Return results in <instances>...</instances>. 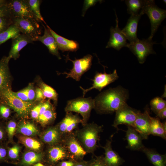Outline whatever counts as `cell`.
<instances>
[{"label": "cell", "instance_id": "obj_1", "mask_svg": "<svg viewBox=\"0 0 166 166\" xmlns=\"http://www.w3.org/2000/svg\"><path fill=\"white\" fill-rule=\"evenodd\" d=\"M128 96V90L121 86L110 88L94 99V109L101 114L113 113L126 104Z\"/></svg>", "mask_w": 166, "mask_h": 166}, {"label": "cell", "instance_id": "obj_2", "mask_svg": "<svg viewBox=\"0 0 166 166\" xmlns=\"http://www.w3.org/2000/svg\"><path fill=\"white\" fill-rule=\"evenodd\" d=\"M102 130L101 126L92 123H87L81 128L76 130L74 134L87 152L93 154L98 147L97 142L100 140V133Z\"/></svg>", "mask_w": 166, "mask_h": 166}, {"label": "cell", "instance_id": "obj_3", "mask_svg": "<svg viewBox=\"0 0 166 166\" xmlns=\"http://www.w3.org/2000/svg\"><path fill=\"white\" fill-rule=\"evenodd\" d=\"M0 102L13 109L19 116L23 118L28 117L34 106L33 102L25 101L17 97L11 88L6 89L1 93Z\"/></svg>", "mask_w": 166, "mask_h": 166}, {"label": "cell", "instance_id": "obj_4", "mask_svg": "<svg viewBox=\"0 0 166 166\" xmlns=\"http://www.w3.org/2000/svg\"><path fill=\"white\" fill-rule=\"evenodd\" d=\"M95 108L94 99L90 97H78L68 101L65 108L66 113L75 112L81 116L83 126L88 123L91 112Z\"/></svg>", "mask_w": 166, "mask_h": 166}, {"label": "cell", "instance_id": "obj_5", "mask_svg": "<svg viewBox=\"0 0 166 166\" xmlns=\"http://www.w3.org/2000/svg\"><path fill=\"white\" fill-rule=\"evenodd\" d=\"M139 14L141 15L146 14L149 17L151 24V33L148 38L152 39L161 22L166 18V10L158 7L154 0H145Z\"/></svg>", "mask_w": 166, "mask_h": 166}, {"label": "cell", "instance_id": "obj_6", "mask_svg": "<svg viewBox=\"0 0 166 166\" xmlns=\"http://www.w3.org/2000/svg\"><path fill=\"white\" fill-rule=\"evenodd\" d=\"M155 43L152 39L148 38L142 40L138 39L135 42L128 43L127 47L136 57L139 63L143 64L148 56L156 53L153 48Z\"/></svg>", "mask_w": 166, "mask_h": 166}, {"label": "cell", "instance_id": "obj_7", "mask_svg": "<svg viewBox=\"0 0 166 166\" xmlns=\"http://www.w3.org/2000/svg\"><path fill=\"white\" fill-rule=\"evenodd\" d=\"M12 20L13 24L22 34L28 37L33 41H37L41 30L37 21L28 18H14Z\"/></svg>", "mask_w": 166, "mask_h": 166}, {"label": "cell", "instance_id": "obj_8", "mask_svg": "<svg viewBox=\"0 0 166 166\" xmlns=\"http://www.w3.org/2000/svg\"><path fill=\"white\" fill-rule=\"evenodd\" d=\"M7 6L10 16L12 19L28 18L39 22L32 13L26 0H8Z\"/></svg>", "mask_w": 166, "mask_h": 166}, {"label": "cell", "instance_id": "obj_9", "mask_svg": "<svg viewBox=\"0 0 166 166\" xmlns=\"http://www.w3.org/2000/svg\"><path fill=\"white\" fill-rule=\"evenodd\" d=\"M66 57L67 60H69L73 62V67L69 73L65 72L62 73L67 75L66 78L71 77L76 81H79L82 75L90 69L92 65V56L88 54L82 58L75 59L74 60L70 59L68 56Z\"/></svg>", "mask_w": 166, "mask_h": 166}, {"label": "cell", "instance_id": "obj_10", "mask_svg": "<svg viewBox=\"0 0 166 166\" xmlns=\"http://www.w3.org/2000/svg\"><path fill=\"white\" fill-rule=\"evenodd\" d=\"M61 143L64 146L68 153L69 159L80 161L87 154L74 133L63 137Z\"/></svg>", "mask_w": 166, "mask_h": 166}, {"label": "cell", "instance_id": "obj_11", "mask_svg": "<svg viewBox=\"0 0 166 166\" xmlns=\"http://www.w3.org/2000/svg\"><path fill=\"white\" fill-rule=\"evenodd\" d=\"M138 111L126 104L115 112V118L112 126L117 130L118 126L121 124H125L134 128Z\"/></svg>", "mask_w": 166, "mask_h": 166}, {"label": "cell", "instance_id": "obj_12", "mask_svg": "<svg viewBox=\"0 0 166 166\" xmlns=\"http://www.w3.org/2000/svg\"><path fill=\"white\" fill-rule=\"evenodd\" d=\"M118 77L116 69H115L112 73L110 74H107L105 72L103 73H97L93 80V83L91 87L88 89H84L80 86V89L82 91L83 97L88 92L93 89L101 91L103 88L114 82Z\"/></svg>", "mask_w": 166, "mask_h": 166}, {"label": "cell", "instance_id": "obj_13", "mask_svg": "<svg viewBox=\"0 0 166 166\" xmlns=\"http://www.w3.org/2000/svg\"><path fill=\"white\" fill-rule=\"evenodd\" d=\"M82 122V118L78 114L74 115L72 112L66 113L57 127L63 137L73 134L79 124Z\"/></svg>", "mask_w": 166, "mask_h": 166}, {"label": "cell", "instance_id": "obj_14", "mask_svg": "<svg viewBox=\"0 0 166 166\" xmlns=\"http://www.w3.org/2000/svg\"><path fill=\"white\" fill-rule=\"evenodd\" d=\"M150 109L146 108L144 113L138 111L134 123V128L139 134L143 140L147 139L150 135Z\"/></svg>", "mask_w": 166, "mask_h": 166}, {"label": "cell", "instance_id": "obj_15", "mask_svg": "<svg viewBox=\"0 0 166 166\" xmlns=\"http://www.w3.org/2000/svg\"><path fill=\"white\" fill-rule=\"evenodd\" d=\"M115 14L116 26L115 28L111 27L110 29V36L106 48H113L119 50L123 47H127L128 43L126 38L119 27L118 19Z\"/></svg>", "mask_w": 166, "mask_h": 166}, {"label": "cell", "instance_id": "obj_16", "mask_svg": "<svg viewBox=\"0 0 166 166\" xmlns=\"http://www.w3.org/2000/svg\"><path fill=\"white\" fill-rule=\"evenodd\" d=\"M69 159L68 153L61 143L51 146L48 151V161L51 164H57L61 161Z\"/></svg>", "mask_w": 166, "mask_h": 166}, {"label": "cell", "instance_id": "obj_17", "mask_svg": "<svg viewBox=\"0 0 166 166\" xmlns=\"http://www.w3.org/2000/svg\"><path fill=\"white\" fill-rule=\"evenodd\" d=\"M113 135L107 140L105 145L102 147L105 151L104 159L107 166H120L124 160L112 148L111 143Z\"/></svg>", "mask_w": 166, "mask_h": 166}, {"label": "cell", "instance_id": "obj_18", "mask_svg": "<svg viewBox=\"0 0 166 166\" xmlns=\"http://www.w3.org/2000/svg\"><path fill=\"white\" fill-rule=\"evenodd\" d=\"M33 41L28 37L20 34L17 37L12 39V45L8 58L16 60L20 56L19 52L25 46Z\"/></svg>", "mask_w": 166, "mask_h": 166}, {"label": "cell", "instance_id": "obj_19", "mask_svg": "<svg viewBox=\"0 0 166 166\" xmlns=\"http://www.w3.org/2000/svg\"><path fill=\"white\" fill-rule=\"evenodd\" d=\"M141 16L139 14L131 15L126 25L121 30L130 43L135 42L138 39L137 36V28L138 22Z\"/></svg>", "mask_w": 166, "mask_h": 166}, {"label": "cell", "instance_id": "obj_20", "mask_svg": "<svg viewBox=\"0 0 166 166\" xmlns=\"http://www.w3.org/2000/svg\"><path fill=\"white\" fill-rule=\"evenodd\" d=\"M10 60L3 56L0 60V94L3 91L11 88V76L9 66Z\"/></svg>", "mask_w": 166, "mask_h": 166}, {"label": "cell", "instance_id": "obj_21", "mask_svg": "<svg viewBox=\"0 0 166 166\" xmlns=\"http://www.w3.org/2000/svg\"><path fill=\"white\" fill-rule=\"evenodd\" d=\"M126 139L128 142L126 147L131 150L141 151L145 147L142 143L143 139L140 135L131 126H128Z\"/></svg>", "mask_w": 166, "mask_h": 166}, {"label": "cell", "instance_id": "obj_22", "mask_svg": "<svg viewBox=\"0 0 166 166\" xmlns=\"http://www.w3.org/2000/svg\"><path fill=\"white\" fill-rule=\"evenodd\" d=\"M46 26L54 38L59 49L64 52L75 51L78 49L79 45L76 41L66 38L57 34L48 25Z\"/></svg>", "mask_w": 166, "mask_h": 166}, {"label": "cell", "instance_id": "obj_23", "mask_svg": "<svg viewBox=\"0 0 166 166\" xmlns=\"http://www.w3.org/2000/svg\"><path fill=\"white\" fill-rule=\"evenodd\" d=\"M44 28V34L39 36L37 41L42 42L48 49L49 52L52 54L56 56L59 59H61L58 51V48L55 40L50 33L49 29L42 24Z\"/></svg>", "mask_w": 166, "mask_h": 166}, {"label": "cell", "instance_id": "obj_24", "mask_svg": "<svg viewBox=\"0 0 166 166\" xmlns=\"http://www.w3.org/2000/svg\"><path fill=\"white\" fill-rule=\"evenodd\" d=\"M41 138L45 143L52 146L61 143L63 136L56 126L46 129L43 133Z\"/></svg>", "mask_w": 166, "mask_h": 166}, {"label": "cell", "instance_id": "obj_25", "mask_svg": "<svg viewBox=\"0 0 166 166\" xmlns=\"http://www.w3.org/2000/svg\"><path fill=\"white\" fill-rule=\"evenodd\" d=\"M150 135L166 139V122L162 123L157 117H150Z\"/></svg>", "mask_w": 166, "mask_h": 166}, {"label": "cell", "instance_id": "obj_26", "mask_svg": "<svg viewBox=\"0 0 166 166\" xmlns=\"http://www.w3.org/2000/svg\"><path fill=\"white\" fill-rule=\"evenodd\" d=\"M141 151L145 154L150 162L154 166H166V154H161L155 150L145 147Z\"/></svg>", "mask_w": 166, "mask_h": 166}, {"label": "cell", "instance_id": "obj_27", "mask_svg": "<svg viewBox=\"0 0 166 166\" xmlns=\"http://www.w3.org/2000/svg\"><path fill=\"white\" fill-rule=\"evenodd\" d=\"M18 132L24 136H34L38 133V130L35 125L31 122L23 121L20 123L17 127Z\"/></svg>", "mask_w": 166, "mask_h": 166}, {"label": "cell", "instance_id": "obj_28", "mask_svg": "<svg viewBox=\"0 0 166 166\" xmlns=\"http://www.w3.org/2000/svg\"><path fill=\"white\" fill-rule=\"evenodd\" d=\"M43 157V154L41 153L33 151H28L24 154L21 163L23 165L29 166L40 161Z\"/></svg>", "mask_w": 166, "mask_h": 166}, {"label": "cell", "instance_id": "obj_29", "mask_svg": "<svg viewBox=\"0 0 166 166\" xmlns=\"http://www.w3.org/2000/svg\"><path fill=\"white\" fill-rule=\"evenodd\" d=\"M20 34L18 29L13 24L7 29L0 33V45L10 39L17 37Z\"/></svg>", "mask_w": 166, "mask_h": 166}, {"label": "cell", "instance_id": "obj_30", "mask_svg": "<svg viewBox=\"0 0 166 166\" xmlns=\"http://www.w3.org/2000/svg\"><path fill=\"white\" fill-rule=\"evenodd\" d=\"M125 1L127 6L128 13L131 15L139 14L145 2V0H127Z\"/></svg>", "mask_w": 166, "mask_h": 166}, {"label": "cell", "instance_id": "obj_31", "mask_svg": "<svg viewBox=\"0 0 166 166\" xmlns=\"http://www.w3.org/2000/svg\"><path fill=\"white\" fill-rule=\"evenodd\" d=\"M18 137L20 142L30 149L38 151L42 147L40 142L34 139L25 136H20Z\"/></svg>", "mask_w": 166, "mask_h": 166}, {"label": "cell", "instance_id": "obj_32", "mask_svg": "<svg viewBox=\"0 0 166 166\" xmlns=\"http://www.w3.org/2000/svg\"><path fill=\"white\" fill-rule=\"evenodd\" d=\"M56 113L54 108L48 109L40 115L38 119L43 126H45L52 122L55 119Z\"/></svg>", "mask_w": 166, "mask_h": 166}, {"label": "cell", "instance_id": "obj_33", "mask_svg": "<svg viewBox=\"0 0 166 166\" xmlns=\"http://www.w3.org/2000/svg\"><path fill=\"white\" fill-rule=\"evenodd\" d=\"M33 14L39 22H45L40 11V5L42 2L40 0H26Z\"/></svg>", "mask_w": 166, "mask_h": 166}, {"label": "cell", "instance_id": "obj_34", "mask_svg": "<svg viewBox=\"0 0 166 166\" xmlns=\"http://www.w3.org/2000/svg\"><path fill=\"white\" fill-rule=\"evenodd\" d=\"M40 88L45 98L52 100L55 104L57 103L58 94L55 90L43 82L40 83Z\"/></svg>", "mask_w": 166, "mask_h": 166}, {"label": "cell", "instance_id": "obj_35", "mask_svg": "<svg viewBox=\"0 0 166 166\" xmlns=\"http://www.w3.org/2000/svg\"><path fill=\"white\" fill-rule=\"evenodd\" d=\"M151 109L157 115L160 111L166 108V101L162 98L156 97L150 102Z\"/></svg>", "mask_w": 166, "mask_h": 166}, {"label": "cell", "instance_id": "obj_36", "mask_svg": "<svg viewBox=\"0 0 166 166\" xmlns=\"http://www.w3.org/2000/svg\"><path fill=\"white\" fill-rule=\"evenodd\" d=\"M13 24L12 19L9 16H0V33L7 29Z\"/></svg>", "mask_w": 166, "mask_h": 166}, {"label": "cell", "instance_id": "obj_37", "mask_svg": "<svg viewBox=\"0 0 166 166\" xmlns=\"http://www.w3.org/2000/svg\"><path fill=\"white\" fill-rule=\"evenodd\" d=\"M89 166H107L104 159V156H95L91 159Z\"/></svg>", "mask_w": 166, "mask_h": 166}, {"label": "cell", "instance_id": "obj_38", "mask_svg": "<svg viewBox=\"0 0 166 166\" xmlns=\"http://www.w3.org/2000/svg\"><path fill=\"white\" fill-rule=\"evenodd\" d=\"M17 128L16 122L13 121H10L8 122L7 126V131L9 138H13Z\"/></svg>", "mask_w": 166, "mask_h": 166}, {"label": "cell", "instance_id": "obj_39", "mask_svg": "<svg viewBox=\"0 0 166 166\" xmlns=\"http://www.w3.org/2000/svg\"><path fill=\"white\" fill-rule=\"evenodd\" d=\"M20 151V147L17 145H15L9 148L8 154L10 158L13 159L18 158Z\"/></svg>", "mask_w": 166, "mask_h": 166}, {"label": "cell", "instance_id": "obj_40", "mask_svg": "<svg viewBox=\"0 0 166 166\" xmlns=\"http://www.w3.org/2000/svg\"><path fill=\"white\" fill-rule=\"evenodd\" d=\"M10 109L6 105L0 102V116L2 118L6 119L10 116Z\"/></svg>", "mask_w": 166, "mask_h": 166}, {"label": "cell", "instance_id": "obj_41", "mask_svg": "<svg viewBox=\"0 0 166 166\" xmlns=\"http://www.w3.org/2000/svg\"><path fill=\"white\" fill-rule=\"evenodd\" d=\"M102 0H86L84 2L82 11V16H84L87 10L89 7L94 6L97 2H101Z\"/></svg>", "mask_w": 166, "mask_h": 166}, {"label": "cell", "instance_id": "obj_42", "mask_svg": "<svg viewBox=\"0 0 166 166\" xmlns=\"http://www.w3.org/2000/svg\"><path fill=\"white\" fill-rule=\"evenodd\" d=\"M43 102H41L36 106H34L30 112V115L32 118L38 120L40 115V109Z\"/></svg>", "mask_w": 166, "mask_h": 166}, {"label": "cell", "instance_id": "obj_43", "mask_svg": "<svg viewBox=\"0 0 166 166\" xmlns=\"http://www.w3.org/2000/svg\"><path fill=\"white\" fill-rule=\"evenodd\" d=\"M26 88L29 101L32 102L35 100V91L34 89L33 85L30 84Z\"/></svg>", "mask_w": 166, "mask_h": 166}, {"label": "cell", "instance_id": "obj_44", "mask_svg": "<svg viewBox=\"0 0 166 166\" xmlns=\"http://www.w3.org/2000/svg\"><path fill=\"white\" fill-rule=\"evenodd\" d=\"M14 95L18 98L26 102H29L27 94L26 88L16 92H14Z\"/></svg>", "mask_w": 166, "mask_h": 166}, {"label": "cell", "instance_id": "obj_45", "mask_svg": "<svg viewBox=\"0 0 166 166\" xmlns=\"http://www.w3.org/2000/svg\"><path fill=\"white\" fill-rule=\"evenodd\" d=\"M77 162L74 160L69 159L59 162L56 164V166H74Z\"/></svg>", "mask_w": 166, "mask_h": 166}, {"label": "cell", "instance_id": "obj_46", "mask_svg": "<svg viewBox=\"0 0 166 166\" xmlns=\"http://www.w3.org/2000/svg\"><path fill=\"white\" fill-rule=\"evenodd\" d=\"M54 108L49 100L43 102L40 113V115L42 114L46 110Z\"/></svg>", "mask_w": 166, "mask_h": 166}, {"label": "cell", "instance_id": "obj_47", "mask_svg": "<svg viewBox=\"0 0 166 166\" xmlns=\"http://www.w3.org/2000/svg\"><path fill=\"white\" fill-rule=\"evenodd\" d=\"M35 101H40L44 100L45 98L44 97L43 92L40 88H38L35 90Z\"/></svg>", "mask_w": 166, "mask_h": 166}, {"label": "cell", "instance_id": "obj_48", "mask_svg": "<svg viewBox=\"0 0 166 166\" xmlns=\"http://www.w3.org/2000/svg\"><path fill=\"white\" fill-rule=\"evenodd\" d=\"M1 16L10 17L7 5L6 6H0V16Z\"/></svg>", "mask_w": 166, "mask_h": 166}, {"label": "cell", "instance_id": "obj_49", "mask_svg": "<svg viewBox=\"0 0 166 166\" xmlns=\"http://www.w3.org/2000/svg\"><path fill=\"white\" fill-rule=\"evenodd\" d=\"M91 162V160H84L78 161L74 166H89Z\"/></svg>", "mask_w": 166, "mask_h": 166}, {"label": "cell", "instance_id": "obj_50", "mask_svg": "<svg viewBox=\"0 0 166 166\" xmlns=\"http://www.w3.org/2000/svg\"><path fill=\"white\" fill-rule=\"evenodd\" d=\"M156 117L160 119H164L166 118V108L160 111L157 115Z\"/></svg>", "mask_w": 166, "mask_h": 166}, {"label": "cell", "instance_id": "obj_51", "mask_svg": "<svg viewBox=\"0 0 166 166\" xmlns=\"http://www.w3.org/2000/svg\"><path fill=\"white\" fill-rule=\"evenodd\" d=\"M6 151L4 148H0V159H2L5 157L6 155Z\"/></svg>", "mask_w": 166, "mask_h": 166}, {"label": "cell", "instance_id": "obj_52", "mask_svg": "<svg viewBox=\"0 0 166 166\" xmlns=\"http://www.w3.org/2000/svg\"><path fill=\"white\" fill-rule=\"evenodd\" d=\"M8 0H0V6H6L8 3Z\"/></svg>", "mask_w": 166, "mask_h": 166}, {"label": "cell", "instance_id": "obj_53", "mask_svg": "<svg viewBox=\"0 0 166 166\" xmlns=\"http://www.w3.org/2000/svg\"><path fill=\"white\" fill-rule=\"evenodd\" d=\"M4 132L2 129L0 128V140H2L3 138Z\"/></svg>", "mask_w": 166, "mask_h": 166}, {"label": "cell", "instance_id": "obj_54", "mask_svg": "<svg viewBox=\"0 0 166 166\" xmlns=\"http://www.w3.org/2000/svg\"><path fill=\"white\" fill-rule=\"evenodd\" d=\"M34 166H45L44 165L41 163H37L34 164Z\"/></svg>", "mask_w": 166, "mask_h": 166}, {"label": "cell", "instance_id": "obj_55", "mask_svg": "<svg viewBox=\"0 0 166 166\" xmlns=\"http://www.w3.org/2000/svg\"><path fill=\"white\" fill-rule=\"evenodd\" d=\"M163 1H164V3L165 2V4H166V0H163Z\"/></svg>", "mask_w": 166, "mask_h": 166}]
</instances>
